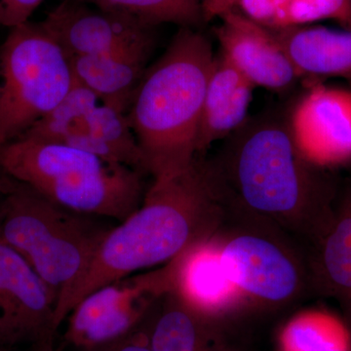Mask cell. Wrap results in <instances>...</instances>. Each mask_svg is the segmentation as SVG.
Segmentation results:
<instances>
[{
  "label": "cell",
  "instance_id": "1",
  "mask_svg": "<svg viewBox=\"0 0 351 351\" xmlns=\"http://www.w3.org/2000/svg\"><path fill=\"white\" fill-rule=\"evenodd\" d=\"M202 158L223 207L267 219L309 248L319 239L339 184L300 154L285 120L248 117Z\"/></svg>",
  "mask_w": 351,
  "mask_h": 351
},
{
  "label": "cell",
  "instance_id": "2",
  "mask_svg": "<svg viewBox=\"0 0 351 351\" xmlns=\"http://www.w3.org/2000/svg\"><path fill=\"white\" fill-rule=\"evenodd\" d=\"M223 217L225 208L202 156L179 174L152 180L137 211L110 228L86 272L58 302L55 326L58 329L73 307L97 289L170 263L212 239Z\"/></svg>",
  "mask_w": 351,
  "mask_h": 351
},
{
  "label": "cell",
  "instance_id": "3",
  "mask_svg": "<svg viewBox=\"0 0 351 351\" xmlns=\"http://www.w3.org/2000/svg\"><path fill=\"white\" fill-rule=\"evenodd\" d=\"M214 57L207 36L180 27L138 84L127 117L152 180L179 174L198 156L196 138Z\"/></svg>",
  "mask_w": 351,
  "mask_h": 351
},
{
  "label": "cell",
  "instance_id": "4",
  "mask_svg": "<svg viewBox=\"0 0 351 351\" xmlns=\"http://www.w3.org/2000/svg\"><path fill=\"white\" fill-rule=\"evenodd\" d=\"M0 173L71 211L120 223L137 211L149 188L143 171L34 138L0 147Z\"/></svg>",
  "mask_w": 351,
  "mask_h": 351
},
{
  "label": "cell",
  "instance_id": "5",
  "mask_svg": "<svg viewBox=\"0 0 351 351\" xmlns=\"http://www.w3.org/2000/svg\"><path fill=\"white\" fill-rule=\"evenodd\" d=\"M0 239L18 252L57 304L82 278L110 228L0 173ZM56 304V306H57Z\"/></svg>",
  "mask_w": 351,
  "mask_h": 351
},
{
  "label": "cell",
  "instance_id": "6",
  "mask_svg": "<svg viewBox=\"0 0 351 351\" xmlns=\"http://www.w3.org/2000/svg\"><path fill=\"white\" fill-rule=\"evenodd\" d=\"M215 239L249 313H282L315 297L309 247L283 228L225 208Z\"/></svg>",
  "mask_w": 351,
  "mask_h": 351
},
{
  "label": "cell",
  "instance_id": "7",
  "mask_svg": "<svg viewBox=\"0 0 351 351\" xmlns=\"http://www.w3.org/2000/svg\"><path fill=\"white\" fill-rule=\"evenodd\" d=\"M73 83L69 58L43 23L9 29L0 45V147L49 114Z\"/></svg>",
  "mask_w": 351,
  "mask_h": 351
},
{
  "label": "cell",
  "instance_id": "8",
  "mask_svg": "<svg viewBox=\"0 0 351 351\" xmlns=\"http://www.w3.org/2000/svg\"><path fill=\"white\" fill-rule=\"evenodd\" d=\"M22 138L69 145L145 173L127 113L75 80L66 98Z\"/></svg>",
  "mask_w": 351,
  "mask_h": 351
},
{
  "label": "cell",
  "instance_id": "9",
  "mask_svg": "<svg viewBox=\"0 0 351 351\" xmlns=\"http://www.w3.org/2000/svg\"><path fill=\"white\" fill-rule=\"evenodd\" d=\"M168 287L165 265L97 289L69 313L66 341L83 351L112 345L144 325Z\"/></svg>",
  "mask_w": 351,
  "mask_h": 351
},
{
  "label": "cell",
  "instance_id": "10",
  "mask_svg": "<svg viewBox=\"0 0 351 351\" xmlns=\"http://www.w3.org/2000/svg\"><path fill=\"white\" fill-rule=\"evenodd\" d=\"M56 298L29 263L0 239V339L8 348L54 337Z\"/></svg>",
  "mask_w": 351,
  "mask_h": 351
},
{
  "label": "cell",
  "instance_id": "11",
  "mask_svg": "<svg viewBox=\"0 0 351 351\" xmlns=\"http://www.w3.org/2000/svg\"><path fill=\"white\" fill-rule=\"evenodd\" d=\"M41 23L69 60L100 56L156 40L154 25L80 0H64Z\"/></svg>",
  "mask_w": 351,
  "mask_h": 351
},
{
  "label": "cell",
  "instance_id": "12",
  "mask_svg": "<svg viewBox=\"0 0 351 351\" xmlns=\"http://www.w3.org/2000/svg\"><path fill=\"white\" fill-rule=\"evenodd\" d=\"M288 123L298 151L308 162L329 171L351 165V89L311 88Z\"/></svg>",
  "mask_w": 351,
  "mask_h": 351
},
{
  "label": "cell",
  "instance_id": "13",
  "mask_svg": "<svg viewBox=\"0 0 351 351\" xmlns=\"http://www.w3.org/2000/svg\"><path fill=\"white\" fill-rule=\"evenodd\" d=\"M168 267L170 290L213 326L223 331L230 321L250 315L226 276L215 235L184 252Z\"/></svg>",
  "mask_w": 351,
  "mask_h": 351
},
{
  "label": "cell",
  "instance_id": "14",
  "mask_svg": "<svg viewBox=\"0 0 351 351\" xmlns=\"http://www.w3.org/2000/svg\"><path fill=\"white\" fill-rule=\"evenodd\" d=\"M215 27L221 52L255 87L287 91L299 80L271 29L237 9L221 16Z\"/></svg>",
  "mask_w": 351,
  "mask_h": 351
},
{
  "label": "cell",
  "instance_id": "15",
  "mask_svg": "<svg viewBox=\"0 0 351 351\" xmlns=\"http://www.w3.org/2000/svg\"><path fill=\"white\" fill-rule=\"evenodd\" d=\"M309 252L315 297L334 300L351 330V180L339 184L326 228Z\"/></svg>",
  "mask_w": 351,
  "mask_h": 351
},
{
  "label": "cell",
  "instance_id": "16",
  "mask_svg": "<svg viewBox=\"0 0 351 351\" xmlns=\"http://www.w3.org/2000/svg\"><path fill=\"white\" fill-rule=\"evenodd\" d=\"M255 88L223 53L215 55L196 138L197 156L232 135L248 119Z\"/></svg>",
  "mask_w": 351,
  "mask_h": 351
},
{
  "label": "cell",
  "instance_id": "17",
  "mask_svg": "<svg viewBox=\"0 0 351 351\" xmlns=\"http://www.w3.org/2000/svg\"><path fill=\"white\" fill-rule=\"evenodd\" d=\"M156 40L100 55L69 59L73 77L108 105L126 112L149 68Z\"/></svg>",
  "mask_w": 351,
  "mask_h": 351
},
{
  "label": "cell",
  "instance_id": "18",
  "mask_svg": "<svg viewBox=\"0 0 351 351\" xmlns=\"http://www.w3.org/2000/svg\"><path fill=\"white\" fill-rule=\"evenodd\" d=\"M271 29L299 77L351 78V31L324 27Z\"/></svg>",
  "mask_w": 351,
  "mask_h": 351
},
{
  "label": "cell",
  "instance_id": "19",
  "mask_svg": "<svg viewBox=\"0 0 351 351\" xmlns=\"http://www.w3.org/2000/svg\"><path fill=\"white\" fill-rule=\"evenodd\" d=\"M149 332L152 351H235L223 330L203 319L170 289L152 311Z\"/></svg>",
  "mask_w": 351,
  "mask_h": 351
},
{
  "label": "cell",
  "instance_id": "20",
  "mask_svg": "<svg viewBox=\"0 0 351 351\" xmlns=\"http://www.w3.org/2000/svg\"><path fill=\"white\" fill-rule=\"evenodd\" d=\"M277 351H351V330L341 314L302 311L284 324Z\"/></svg>",
  "mask_w": 351,
  "mask_h": 351
},
{
  "label": "cell",
  "instance_id": "21",
  "mask_svg": "<svg viewBox=\"0 0 351 351\" xmlns=\"http://www.w3.org/2000/svg\"><path fill=\"white\" fill-rule=\"evenodd\" d=\"M106 9L128 14L154 27L175 24L180 27H198L203 20L201 0H80Z\"/></svg>",
  "mask_w": 351,
  "mask_h": 351
},
{
  "label": "cell",
  "instance_id": "22",
  "mask_svg": "<svg viewBox=\"0 0 351 351\" xmlns=\"http://www.w3.org/2000/svg\"><path fill=\"white\" fill-rule=\"evenodd\" d=\"M327 19L351 25V0H290L272 29Z\"/></svg>",
  "mask_w": 351,
  "mask_h": 351
},
{
  "label": "cell",
  "instance_id": "23",
  "mask_svg": "<svg viewBox=\"0 0 351 351\" xmlns=\"http://www.w3.org/2000/svg\"><path fill=\"white\" fill-rule=\"evenodd\" d=\"M290 0H239L237 9L249 19L274 29Z\"/></svg>",
  "mask_w": 351,
  "mask_h": 351
},
{
  "label": "cell",
  "instance_id": "24",
  "mask_svg": "<svg viewBox=\"0 0 351 351\" xmlns=\"http://www.w3.org/2000/svg\"><path fill=\"white\" fill-rule=\"evenodd\" d=\"M43 0H0V27L12 29L29 22Z\"/></svg>",
  "mask_w": 351,
  "mask_h": 351
},
{
  "label": "cell",
  "instance_id": "25",
  "mask_svg": "<svg viewBox=\"0 0 351 351\" xmlns=\"http://www.w3.org/2000/svg\"><path fill=\"white\" fill-rule=\"evenodd\" d=\"M149 317L136 331L98 351H152L149 332Z\"/></svg>",
  "mask_w": 351,
  "mask_h": 351
},
{
  "label": "cell",
  "instance_id": "26",
  "mask_svg": "<svg viewBox=\"0 0 351 351\" xmlns=\"http://www.w3.org/2000/svg\"><path fill=\"white\" fill-rule=\"evenodd\" d=\"M239 0H201L204 22L221 18L226 13L237 9Z\"/></svg>",
  "mask_w": 351,
  "mask_h": 351
},
{
  "label": "cell",
  "instance_id": "27",
  "mask_svg": "<svg viewBox=\"0 0 351 351\" xmlns=\"http://www.w3.org/2000/svg\"><path fill=\"white\" fill-rule=\"evenodd\" d=\"M34 351H54V337H49L34 346Z\"/></svg>",
  "mask_w": 351,
  "mask_h": 351
},
{
  "label": "cell",
  "instance_id": "28",
  "mask_svg": "<svg viewBox=\"0 0 351 351\" xmlns=\"http://www.w3.org/2000/svg\"><path fill=\"white\" fill-rule=\"evenodd\" d=\"M10 348H7L5 345H4L3 341L0 339V351H9Z\"/></svg>",
  "mask_w": 351,
  "mask_h": 351
},
{
  "label": "cell",
  "instance_id": "29",
  "mask_svg": "<svg viewBox=\"0 0 351 351\" xmlns=\"http://www.w3.org/2000/svg\"><path fill=\"white\" fill-rule=\"evenodd\" d=\"M1 216H2L1 205H0V221H1Z\"/></svg>",
  "mask_w": 351,
  "mask_h": 351
},
{
  "label": "cell",
  "instance_id": "30",
  "mask_svg": "<svg viewBox=\"0 0 351 351\" xmlns=\"http://www.w3.org/2000/svg\"><path fill=\"white\" fill-rule=\"evenodd\" d=\"M350 83H351V78H350Z\"/></svg>",
  "mask_w": 351,
  "mask_h": 351
}]
</instances>
